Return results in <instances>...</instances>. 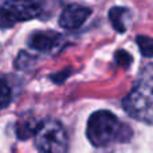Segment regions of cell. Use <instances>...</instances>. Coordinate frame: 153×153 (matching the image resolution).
<instances>
[{
    "mask_svg": "<svg viewBox=\"0 0 153 153\" xmlns=\"http://www.w3.org/2000/svg\"><path fill=\"white\" fill-rule=\"evenodd\" d=\"M86 136L95 148H105L111 144L130 141L133 130L111 111L97 110L87 120Z\"/></svg>",
    "mask_w": 153,
    "mask_h": 153,
    "instance_id": "cell-1",
    "label": "cell"
},
{
    "mask_svg": "<svg viewBox=\"0 0 153 153\" xmlns=\"http://www.w3.org/2000/svg\"><path fill=\"white\" fill-rule=\"evenodd\" d=\"M122 106L134 120L153 125V63L141 69L133 89L122 101Z\"/></svg>",
    "mask_w": 153,
    "mask_h": 153,
    "instance_id": "cell-2",
    "label": "cell"
},
{
    "mask_svg": "<svg viewBox=\"0 0 153 153\" xmlns=\"http://www.w3.org/2000/svg\"><path fill=\"white\" fill-rule=\"evenodd\" d=\"M34 136L39 153H67L69 151L67 133L56 120L47 118L38 122Z\"/></svg>",
    "mask_w": 153,
    "mask_h": 153,
    "instance_id": "cell-3",
    "label": "cell"
},
{
    "mask_svg": "<svg viewBox=\"0 0 153 153\" xmlns=\"http://www.w3.org/2000/svg\"><path fill=\"white\" fill-rule=\"evenodd\" d=\"M43 5L38 0H8L0 7V27H12L18 22L39 18Z\"/></svg>",
    "mask_w": 153,
    "mask_h": 153,
    "instance_id": "cell-4",
    "label": "cell"
},
{
    "mask_svg": "<svg viewBox=\"0 0 153 153\" xmlns=\"http://www.w3.org/2000/svg\"><path fill=\"white\" fill-rule=\"evenodd\" d=\"M91 15V10L79 4H70L62 11L59 16V26L65 30L79 28L87 18Z\"/></svg>",
    "mask_w": 153,
    "mask_h": 153,
    "instance_id": "cell-5",
    "label": "cell"
},
{
    "mask_svg": "<svg viewBox=\"0 0 153 153\" xmlns=\"http://www.w3.org/2000/svg\"><path fill=\"white\" fill-rule=\"evenodd\" d=\"M61 35L53 31H36L28 38V45L36 51H51L59 45Z\"/></svg>",
    "mask_w": 153,
    "mask_h": 153,
    "instance_id": "cell-6",
    "label": "cell"
},
{
    "mask_svg": "<svg viewBox=\"0 0 153 153\" xmlns=\"http://www.w3.org/2000/svg\"><path fill=\"white\" fill-rule=\"evenodd\" d=\"M128 10L124 7H114L109 11V19L111 22V26L114 27L117 32L124 34L126 31V16H128Z\"/></svg>",
    "mask_w": 153,
    "mask_h": 153,
    "instance_id": "cell-7",
    "label": "cell"
},
{
    "mask_svg": "<svg viewBox=\"0 0 153 153\" xmlns=\"http://www.w3.org/2000/svg\"><path fill=\"white\" fill-rule=\"evenodd\" d=\"M38 124L30 121H20L18 122V126H16V134L20 140H26V138H30L31 136L35 134V130H36Z\"/></svg>",
    "mask_w": 153,
    "mask_h": 153,
    "instance_id": "cell-8",
    "label": "cell"
},
{
    "mask_svg": "<svg viewBox=\"0 0 153 153\" xmlns=\"http://www.w3.org/2000/svg\"><path fill=\"white\" fill-rule=\"evenodd\" d=\"M137 46L144 56L153 58V39L152 38L140 35V36H137Z\"/></svg>",
    "mask_w": 153,
    "mask_h": 153,
    "instance_id": "cell-9",
    "label": "cell"
},
{
    "mask_svg": "<svg viewBox=\"0 0 153 153\" xmlns=\"http://www.w3.org/2000/svg\"><path fill=\"white\" fill-rule=\"evenodd\" d=\"M12 98V93H11V87L4 79L0 78V109L5 108L8 103L11 102Z\"/></svg>",
    "mask_w": 153,
    "mask_h": 153,
    "instance_id": "cell-10",
    "label": "cell"
},
{
    "mask_svg": "<svg viewBox=\"0 0 153 153\" xmlns=\"http://www.w3.org/2000/svg\"><path fill=\"white\" fill-rule=\"evenodd\" d=\"M132 55H130L129 53H126V51L124 50H118L116 54V62L117 65H120V66L122 67H129L130 63H132Z\"/></svg>",
    "mask_w": 153,
    "mask_h": 153,
    "instance_id": "cell-11",
    "label": "cell"
},
{
    "mask_svg": "<svg viewBox=\"0 0 153 153\" xmlns=\"http://www.w3.org/2000/svg\"><path fill=\"white\" fill-rule=\"evenodd\" d=\"M34 61L35 59L32 58L31 55H28V54H26V53H20L18 59H16L15 65L18 69H27L28 66H31V65L34 63Z\"/></svg>",
    "mask_w": 153,
    "mask_h": 153,
    "instance_id": "cell-12",
    "label": "cell"
},
{
    "mask_svg": "<svg viewBox=\"0 0 153 153\" xmlns=\"http://www.w3.org/2000/svg\"><path fill=\"white\" fill-rule=\"evenodd\" d=\"M70 73H71V71H70V69H66V70H63V71H61V73L54 74L53 76H51V79H53L55 83H62V82H63L65 79L70 75Z\"/></svg>",
    "mask_w": 153,
    "mask_h": 153,
    "instance_id": "cell-13",
    "label": "cell"
}]
</instances>
